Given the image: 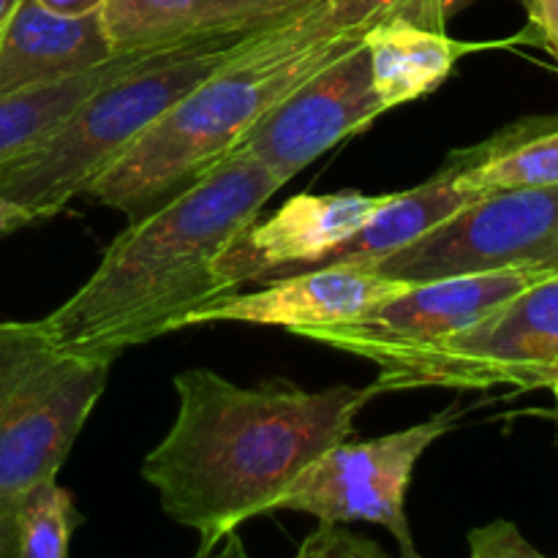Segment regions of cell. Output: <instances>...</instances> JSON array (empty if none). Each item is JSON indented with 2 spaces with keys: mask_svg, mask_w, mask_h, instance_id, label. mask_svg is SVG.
Masks as SVG:
<instances>
[{
  "mask_svg": "<svg viewBox=\"0 0 558 558\" xmlns=\"http://www.w3.org/2000/svg\"><path fill=\"white\" fill-rule=\"evenodd\" d=\"M38 3L60 16H87L101 14L109 0H38Z\"/></svg>",
  "mask_w": 558,
  "mask_h": 558,
  "instance_id": "cell-26",
  "label": "cell"
},
{
  "mask_svg": "<svg viewBox=\"0 0 558 558\" xmlns=\"http://www.w3.org/2000/svg\"><path fill=\"white\" fill-rule=\"evenodd\" d=\"M466 153V178L480 194L558 185V114L518 120Z\"/></svg>",
  "mask_w": 558,
  "mask_h": 558,
  "instance_id": "cell-17",
  "label": "cell"
},
{
  "mask_svg": "<svg viewBox=\"0 0 558 558\" xmlns=\"http://www.w3.org/2000/svg\"><path fill=\"white\" fill-rule=\"evenodd\" d=\"M523 3H526L532 33L558 63V0H523Z\"/></svg>",
  "mask_w": 558,
  "mask_h": 558,
  "instance_id": "cell-23",
  "label": "cell"
},
{
  "mask_svg": "<svg viewBox=\"0 0 558 558\" xmlns=\"http://www.w3.org/2000/svg\"><path fill=\"white\" fill-rule=\"evenodd\" d=\"M539 387H548V390L554 392V398L558 401V368L550 371V374H545L543 381H539Z\"/></svg>",
  "mask_w": 558,
  "mask_h": 558,
  "instance_id": "cell-27",
  "label": "cell"
},
{
  "mask_svg": "<svg viewBox=\"0 0 558 558\" xmlns=\"http://www.w3.org/2000/svg\"><path fill=\"white\" fill-rule=\"evenodd\" d=\"M376 96L385 112L428 96L452 74L463 54L480 49L407 20H381L363 33Z\"/></svg>",
  "mask_w": 558,
  "mask_h": 558,
  "instance_id": "cell-16",
  "label": "cell"
},
{
  "mask_svg": "<svg viewBox=\"0 0 558 558\" xmlns=\"http://www.w3.org/2000/svg\"><path fill=\"white\" fill-rule=\"evenodd\" d=\"M505 267L558 270V185L483 194L368 270L423 283Z\"/></svg>",
  "mask_w": 558,
  "mask_h": 558,
  "instance_id": "cell-8",
  "label": "cell"
},
{
  "mask_svg": "<svg viewBox=\"0 0 558 558\" xmlns=\"http://www.w3.org/2000/svg\"><path fill=\"white\" fill-rule=\"evenodd\" d=\"M319 0H109L101 11L114 52L270 27Z\"/></svg>",
  "mask_w": 558,
  "mask_h": 558,
  "instance_id": "cell-14",
  "label": "cell"
},
{
  "mask_svg": "<svg viewBox=\"0 0 558 558\" xmlns=\"http://www.w3.org/2000/svg\"><path fill=\"white\" fill-rule=\"evenodd\" d=\"M38 218L33 216L27 207L16 205V202L5 199V196H0V240L9 238V234L20 232V229L31 227V223H36Z\"/></svg>",
  "mask_w": 558,
  "mask_h": 558,
  "instance_id": "cell-25",
  "label": "cell"
},
{
  "mask_svg": "<svg viewBox=\"0 0 558 558\" xmlns=\"http://www.w3.org/2000/svg\"><path fill=\"white\" fill-rule=\"evenodd\" d=\"M385 114L371 74L363 38L316 69L283 101H278L234 147L259 158L289 183L322 153L368 129Z\"/></svg>",
  "mask_w": 558,
  "mask_h": 558,
  "instance_id": "cell-10",
  "label": "cell"
},
{
  "mask_svg": "<svg viewBox=\"0 0 558 558\" xmlns=\"http://www.w3.org/2000/svg\"><path fill=\"white\" fill-rule=\"evenodd\" d=\"M363 33L349 27L330 0L265 27L185 93L82 194L136 221L221 161L278 101Z\"/></svg>",
  "mask_w": 558,
  "mask_h": 558,
  "instance_id": "cell-3",
  "label": "cell"
},
{
  "mask_svg": "<svg viewBox=\"0 0 558 558\" xmlns=\"http://www.w3.org/2000/svg\"><path fill=\"white\" fill-rule=\"evenodd\" d=\"M412 287L401 278L381 276L368 267L327 265L294 276L272 278L256 292H234L229 298L202 305L189 314L185 327L196 325H256L283 327L294 332L303 327H332L360 319L376 305L398 298Z\"/></svg>",
  "mask_w": 558,
  "mask_h": 558,
  "instance_id": "cell-12",
  "label": "cell"
},
{
  "mask_svg": "<svg viewBox=\"0 0 558 558\" xmlns=\"http://www.w3.org/2000/svg\"><path fill=\"white\" fill-rule=\"evenodd\" d=\"M265 31V27H262ZM259 31L153 47L93 90L69 118L0 169V196L52 218L118 161L185 93L221 69Z\"/></svg>",
  "mask_w": 558,
  "mask_h": 558,
  "instance_id": "cell-4",
  "label": "cell"
},
{
  "mask_svg": "<svg viewBox=\"0 0 558 558\" xmlns=\"http://www.w3.org/2000/svg\"><path fill=\"white\" fill-rule=\"evenodd\" d=\"M294 558H392L379 543L352 532L347 523H319L298 548Z\"/></svg>",
  "mask_w": 558,
  "mask_h": 558,
  "instance_id": "cell-21",
  "label": "cell"
},
{
  "mask_svg": "<svg viewBox=\"0 0 558 558\" xmlns=\"http://www.w3.org/2000/svg\"><path fill=\"white\" fill-rule=\"evenodd\" d=\"M101 14L60 16L20 0L0 27V96L71 80L114 58Z\"/></svg>",
  "mask_w": 558,
  "mask_h": 558,
  "instance_id": "cell-13",
  "label": "cell"
},
{
  "mask_svg": "<svg viewBox=\"0 0 558 558\" xmlns=\"http://www.w3.org/2000/svg\"><path fill=\"white\" fill-rule=\"evenodd\" d=\"M283 185L259 158L229 150L131 221L90 278L44 316V330L65 352L107 363L183 330L189 314L223 298L213 265Z\"/></svg>",
  "mask_w": 558,
  "mask_h": 558,
  "instance_id": "cell-2",
  "label": "cell"
},
{
  "mask_svg": "<svg viewBox=\"0 0 558 558\" xmlns=\"http://www.w3.org/2000/svg\"><path fill=\"white\" fill-rule=\"evenodd\" d=\"M480 196L483 194L466 178V153H450L445 167L423 185L412 191H392L390 199L374 213V218L360 227L347 243L338 245L319 267H374L376 262L387 259L390 254L407 248L409 243L450 221Z\"/></svg>",
  "mask_w": 558,
  "mask_h": 558,
  "instance_id": "cell-15",
  "label": "cell"
},
{
  "mask_svg": "<svg viewBox=\"0 0 558 558\" xmlns=\"http://www.w3.org/2000/svg\"><path fill=\"white\" fill-rule=\"evenodd\" d=\"M556 428H558V401H556Z\"/></svg>",
  "mask_w": 558,
  "mask_h": 558,
  "instance_id": "cell-29",
  "label": "cell"
},
{
  "mask_svg": "<svg viewBox=\"0 0 558 558\" xmlns=\"http://www.w3.org/2000/svg\"><path fill=\"white\" fill-rule=\"evenodd\" d=\"M109 371L60 349L41 319L0 322V543L22 496L58 477Z\"/></svg>",
  "mask_w": 558,
  "mask_h": 558,
  "instance_id": "cell-5",
  "label": "cell"
},
{
  "mask_svg": "<svg viewBox=\"0 0 558 558\" xmlns=\"http://www.w3.org/2000/svg\"><path fill=\"white\" fill-rule=\"evenodd\" d=\"M336 14L349 27H363L381 20H407L428 31L447 33V22L472 0H330Z\"/></svg>",
  "mask_w": 558,
  "mask_h": 558,
  "instance_id": "cell-20",
  "label": "cell"
},
{
  "mask_svg": "<svg viewBox=\"0 0 558 558\" xmlns=\"http://www.w3.org/2000/svg\"><path fill=\"white\" fill-rule=\"evenodd\" d=\"M554 267H505L412 283L360 319L332 327H303L294 336L381 365L409 349L428 347L477 325L523 289L554 276Z\"/></svg>",
  "mask_w": 558,
  "mask_h": 558,
  "instance_id": "cell-9",
  "label": "cell"
},
{
  "mask_svg": "<svg viewBox=\"0 0 558 558\" xmlns=\"http://www.w3.org/2000/svg\"><path fill=\"white\" fill-rule=\"evenodd\" d=\"M456 423L450 407L379 439L338 441L294 480L278 510L305 512L319 523H376L396 537L401 558H423L409 526L407 494L423 452Z\"/></svg>",
  "mask_w": 558,
  "mask_h": 558,
  "instance_id": "cell-7",
  "label": "cell"
},
{
  "mask_svg": "<svg viewBox=\"0 0 558 558\" xmlns=\"http://www.w3.org/2000/svg\"><path fill=\"white\" fill-rule=\"evenodd\" d=\"M390 194H298L270 218L243 229L213 265L223 298L243 292L245 283L272 281L314 270L374 218Z\"/></svg>",
  "mask_w": 558,
  "mask_h": 558,
  "instance_id": "cell-11",
  "label": "cell"
},
{
  "mask_svg": "<svg viewBox=\"0 0 558 558\" xmlns=\"http://www.w3.org/2000/svg\"><path fill=\"white\" fill-rule=\"evenodd\" d=\"M469 558H548L510 521H494L469 532Z\"/></svg>",
  "mask_w": 558,
  "mask_h": 558,
  "instance_id": "cell-22",
  "label": "cell"
},
{
  "mask_svg": "<svg viewBox=\"0 0 558 558\" xmlns=\"http://www.w3.org/2000/svg\"><path fill=\"white\" fill-rule=\"evenodd\" d=\"M82 523L80 510L58 477L27 490L11 515L0 558H69V543Z\"/></svg>",
  "mask_w": 558,
  "mask_h": 558,
  "instance_id": "cell-19",
  "label": "cell"
},
{
  "mask_svg": "<svg viewBox=\"0 0 558 558\" xmlns=\"http://www.w3.org/2000/svg\"><path fill=\"white\" fill-rule=\"evenodd\" d=\"M558 368V272L532 283L466 330L379 365V396L398 390L539 387Z\"/></svg>",
  "mask_w": 558,
  "mask_h": 558,
  "instance_id": "cell-6",
  "label": "cell"
},
{
  "mask_svg": "<svg viewBox=\"0 0 558 558\" xmlns=\"http://www.w3.org/2000/svg\"><path fill=\"white\" fill-rule=\"evenodd\" d=\"M194 558H254L245 550V543L240 539L238 532L227 534L221 539H202L199 550Z\"/></svg>",
  "mask_w": 558,
  "mask_h": 558,
  "instance_id": "cell-24",
  "label": "cell"
},
{
  "mask_svg": "<svg viewBox=\"0 0 558 558\" xmlns=\"http://www.w3.org/2000/svg\"><path fill=\"white\" fill-rule=\"evenodd\" d=\"M178 414L147 452L142 477L161 510L202 539H221L245 521L278 512L294 480L379 398L374 385L305 390L272 379L243 387L210 368L174 376Z\"/></svg>",
  "mask_w": 558,
  "mask_h": 558,
  "instance_id": "cell-1",
  "label": "cell"
},
{
  "mask_svg": "<svg viewBox=\"0 0 558 558\" xmlns=\"http://www.w3.org/2000/svg\"><path fill=\"white\" fill-rule=\"evenodd\" d=\"M150 49L153 47L118 52L109 63L85 71V74L71 76V80L0 96V169L9 161H14L31 145H36L60 120L69 118L93 90H98L109 80L129 71Z\"/></svg>",
  "mask_w": 558,
  "mask_h": 558,
  "instance_id": "cell-18",
  "label": "cell"
},
{
  "mask_svg": "<svg viewBox=\"0 0 558 558\" xmlns=\"http://www.w3.org/2000/svg\"><path fill=\"white\" fill-rule=\"evenodd\" d=\"M16 5H20V0H0V27H3V22L9 20Z\"/></svg>",
  "mask_w": 558,
  "mask_h": 558,
  "instance_id": "cell-28",
  "label": "cell"
}]
</instances>
